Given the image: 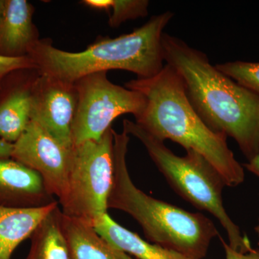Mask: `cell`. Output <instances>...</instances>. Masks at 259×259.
<instances>
[{"instance_id":"obj_3","label":"cell","mask_w":259,"mask_h":259,"mask_svg":"<svg viewBox=\"0 0 259 259\" xmlns=\"http://www.w3.org/2000/svg\"><path fill=\"white\" fill-rule=\"evenodd\" d=\"M174 16L170 11L153 15L134 31L116 37H98L80 52L61 50L49 39H40L28 56L39 73L70 83L112 69L134 73L139 79L152 77L164 66L162 36Z\"/></svg>"},{"instance_id":"obj_21","label":"cell","mask_w":259,"mask_h":259,"mask_svg":"<svg viewBox=\"0 0 259 259\" xmlns=\"http://www.w3.org/2000/svg\"><path fill=\"white\" fill-rule=\"evenodd\" d=\"M13 151V144L0 139V158H11Z\"/></svg>"},{"instance_id":"obj_7","label":"cell","mask_w":259,"mask_h":259,"mask_svg":"<svg viewBox=\"0 0 259 259\" xmlns=\"http://www.w3.org/2000/svg\"><path fill=\"white\" fill-rule=\"evenodd\" d=\"M74 85L78 100L72 125L74 145L101 139L119 116L136 117L146 107L144 95L111 82L107 71L86 75Z\"/></svg>"},{"instance_id":"obj_12","label":"cell","mask_w":259,"mask_h":259,"mask_svg":"<svg viewBox=\"0 0 259 259\" xmlns=\"http://www.w3.org/2000/svg\"><path fill=\"white\" fill-rule=\"evenodd\" d=\"M35 8L26 0H6L0 22V56L8 58L28 56L39 40L32 22Z\"/></svg>"},{"instance_id":"obj_13","label":"cell","mask_w":259,"mask_h":259,"mask_svg":"<svg viewBox=\"0 0 259 259\" xmlns=\"http://www.w3.org/2000/svg\"><path fill=\"white\" fill-rule=\"evenodd\" d=\"M61 226L71 259H134L102 238L88 221L63 214Z\"/></svg>"},{"instance_id":"obj_6","label":"cell","mask_w":259,"mask_h":259,"mask_svg":"<svg viewBox=\"0 0 259 259\" xmlns=\"http://www.w3.org/2000/svg\"><path fill=\"white\" fill-rule=\"evenodd\" d=\"M113 129L99 140L74 145L64 197L59 200L63 214L93 225L107 212L113 180Z\"/></svg>"},{"instance_id":"obj_23","label":"cell","mask_w":259,"mask_h":259,"mask_svg":"<svg viewBox=\"0 0 259 259\" xmlns=\"http://www.w3.org/2000/svg\"><path fill=\"white\" fill-rule=\"evenodd\" d=\"M5 6H6V0H0V22L4 15Z\"/></svg>"},{"instance_id":"obj_8","label":"cell","mask_w":259,"mask_h":259,"mask_svg":"<svg viewBox=\"0 0 259 259\" xmlns=\"http://www.w3.org/2000/svg\"><path fill=\"white\" fill-rule=\"evenodd\" d=\"M72 148L66 147L37 122L30 120L13 144L11 158L38 173L48 192L60 200L66 192Z\"/></svg>"},{"instance_id":"obj_18","label":"cell","mask_w":259,"mask_h":259,"mask_svg":"<svg viewBox=\"0 0 259 259\" xmlns=\"http://www.w3.org/2000/svg\"><path fill=\"white\" fill-rule=\"evenodd\" d=\"M215 66L223 74L259 97V62L229 61Z\"/></svg>"},{"instance_id":"obj_2","label":"cell","mask_w":259,"mask_h":259,"mask_svg":"<svg viewBox=\"0 0 259 259\" xmlns=\"http://www.w3.org/2000/svg\"><path fill=\"white\" fill-rule=\"evenodd\" d=\"M126 88L139 92L146 99L136 123L164 142L171 140L186 151L199 153L223 177L228 187L244 182L245 173L227 144V136L214 132L194 110L185 84L174 68L165 64L152 77L131 80Z\"/></svg>"},{"instance_id":"obj_9","label":"cell","mask_w":259,"mask_h":259,"mask_svg":"<svg viewBox=\"0 0 259 259\" xmlns=\"http://www.w3.org/2000/svg\"><path fill=\"white\" fill-rule=\"evenodd\" d=\"M78 95L74 83L37 74L32 88L30 120L67 148L74 146L72 125Z\"/></svg>"},{"instance_id":"obj_16","label":"cell","mask_w":259,"mask_h":259,"mask_svg":"<svg viewBox=\"0 0 259 259\" xmlns=\"http://www.w3.org/2000/svg\"><path fill=\"white\" fill-rule=\"evenodd\" d=\"M62 214L56 206L37 226L30 237L26 259H71L61 226Z\"/></svg>"},{"instance_id":"obj_22","label":"cell","mask_w":259,"mask_h":259,"mask_svg":"<svg viewBox=\"0 0 259 259\" xmlns=\"http://www.w3.org/2000/svg\"><path fill=\"white\" fill-rule=\"evenodd\" d=\"M244 166L248 171L259 178V151L250 161L245 163Z\"/></svg>"},{"instance_id":"obj_10","label":"cell","mask_w":259,"mask_h":259,"mask_svg":"<svg viewBox=\"0 0 259 259\" xmlns=\"http://www.w3.org/2000/svg\"><path fill=\"white\" fill-rule=\"evenodd\" d=\"M37 74V69L18 70L5 78L0 88V139L15 144L28 127Z\"/></svg>"},{"instance_id":"obj_15","label":"cell","mask_w":259,"mask_h":259,"mask_svg":"<svg viewBox=\"0 0 259 259\" xmlns=\"http://www.w3.org/2000/svg\"><path fill=\"white\" fill-rule=\"evenodd\" d=\"M93 226L98 234L109 243L136 258L190 259L174 250L145 241L139 235L114 221L107 212L95 220Z\"/></svg>"},{"instance_id":"obj_5","label":"cell","mask_w":259,"mask_h":259,"mask_svg":"<svg viewBox=\"0 0 259 259\" xmlns=\"http://www.w3.org/2000/svg\"><path fill=\"white\" fill-rule=\"evenodd\" d=\"M123 131L141 141L168 183L175 192L194 207L212 214L224 228L231 248L241 253L253 250L249 238L242 234L239 227L228 215L223 202L226 186L223 177L199 153L186 151L178 156L164 142L156 139L134 121L125 119Z\"/></svg>"},{"instance_id":"obj_24","label":"cell","mask_w":259,"mask_h":259,"mask_svg":"<svg viewBox=\"0 0 259 259\" xmlns=\"http://www.w3.org/2000/svg\"><path fill=\"white\" fill-rule=\"evenodd\" d=\"M254 230L255 233H256L257 236H258V245H259V218L258 225L255 227Z\"/></svg>"},{"instance_id":"obj_20","label":"cell","mask_w":259,"mask_h":259,"mask_svg":"<svg viewBox=\"0 0 259 259\" xmlns=\"http://www.w3.org/2000/svg\"><path fill=\"white\" fill-rule=\"evenodd\" d=\"M221 242L226 251V259H259V249H253L243 253L233 250L222 238Z\"/></svg>"},{"instance_id":"obj_4","label":"cell","mask_w":259,"mask_h":259,"mask_svg":"<svg viewBox=\"0 0 259 259\" xmlns=\"http://www.w3.org/2000/svg\"><path fill=\"white\" fill-rule=\"evenodd\" d=\"M113 180L107 208L123 211L141 226L148 241L190 259L207 255L218 231L209 218L148 195L131 180L127 169L130 136L113 130Z\"/></svg>"},{"instance_id":"obj_17","label":"cell","mask_w":259,"mask_h":259,"mask_svg":"<svg viewBox=\"0 0 259 259\" xmlns=\"http://www.w3.org/2000/svg\"><path fill=\"white\" fill-rule=\"evenodd\" d=\"M89 8L110 13L109 26L118 28L127 20L147 16L149 2L147 0H83Z\"/></svg>"},{"instance_id":"obj_11","label":"cell","mask_w":259,"mask_h":259,"mask_svg":"<svg viewBox=\"0 0 259 259\" xmlns=\"http://www.w3.org/2000/svg\"><path fill=\"white\" fill-rule=\"evenodd\" d=\"M38 173L12 158H0V207L33 208L56 202Z\"/></svg>"},{"instance_id":"obj_14","label":"cell","mask_w":259,"mask_h":259,"mask_svg":"<svg viewBox=\"0 0 259 259\" xmlns=\"http://www.w3.org/2000/svg\"><path fill=\"white\" fill-rule=\"evenodd\" d=\"M58 205L56 201L33 208L0 207V259H12L18 245L30 238L37 226Z\"/></svg>"},{"instance_id":"obj_1","label":"cell","mask_w":259,"mask_h":259,"mask_svg":"<svg viewBox=\"0 0 259 259\" xmlns=\"http://www.w3.org/2000/svg\"><path fill=\"white\" fill-rule=\"evenodd\" d=\"M163 59L180 74L194 110L213 131L233 138L248 161L259 151V97L223 74L202 51L163 32Z\"/></svg>"},{"instance_id":"obj_19","label":"cell","mask_w":259,"mask_h":259,"mask_svg":"<svg viewBox=\"0 0 259 259\" xmlns=\"http://www.w3.org/2000/svg\"><path fill=\"white\" fill-rule=\"evenodd\" d=\"M23 69H37L36 65L30 56L8 58L0 56V88L8 75Z\"/></svg>"}]
</instances>
